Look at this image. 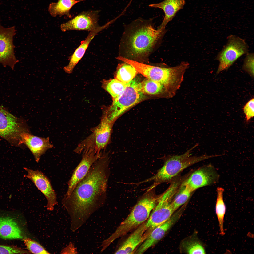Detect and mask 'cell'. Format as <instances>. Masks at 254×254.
<instances>
[{
	"mask_svg": "<svg viewBox=\"0 0 254 254\" xmlns=\"http://www.w3.org/2000/svg\"><path fill=\"white\" fill-rule=\"evenodd\" d=\"M192 192L186 186L181 184L171 201L175 211L187 201Z\"/></svg>",
	"mask_w": 254,
	"mask_h": 254,
	"instance_id": "26",
	"label": "cell"
},
{
	"mask_svg": "<svg viewBox=\"0 0 254 254\" xmlns=\"http://www.w3.org/2000/svg\"><path fill=\"white\" fill-rule=\"evenodd\" d=\"M29 132L24 122L0 106V136L14 145L22 144L21 135Z\"/></svg>",
	"mask_w": 254,
	"mask_h": 254,
	"instance_id": "8",
	"label": "cell"
},
{
	"mask_svg": "<svg viewBox=\"0 0 254 254\" xmlns=\"http://www.w3.org/2000/svg\"><path fill=\"white\" fill-rule=\"evenodd\" d=\"M139 82L135 78L129 82L121 93L113 100L112 104L103 108L101 121L113 125L121 115L140 102L144 94L140 90Z\"/></svg>",
	"mask_w": 254,
	"mask_h": 254,
	"instance_id": "5",
	"label": "cell"
},
{
	"mask_svg": "<svg viewBox=\"0 0 254 254\" xmlns=\"http://www.w3.org/2000/svg\"><path fill=\"white\" fill-rule=\"evenodd\" d=\"M113 125L100 121L97 126L92 129L91 133L79 143L74 151L79 154L89 151L102 152L110 143Z\"/></svg>",
	"mask_w": 254,
	"mask_h": 254,
	"instance_id": "7",
	"label": "cell"
},
{
	"mask_svg": "<svg viewBox=\"0 0 254 254\" xmlns=\"http://www.w3.org/2000/svg\"><path fill=\"white\" fill-rule=\"evenodd\" d=\"M145 222L137 227L114 253L115 254H131L146 238Z\"/></svg>",
	"mask_w": 254,
	"mask_h": 254,
	"instance_id": "18",
	"label": "cell"
},
{
	"mask_svg": "<svg viewBox=\"0 0 254 254\" xmlns=\"http://www.w3.org/2000/svg\"><path fill=\"white\" fill-rule=\"evenodd\" d=\"M152 19L139 18L128 26L123 45L127 56L132 59L143 60L147 58L165 31L153 28Z\"/></svg>",
	"mask_w": 254,
	"mask_h": 254,
	"instance_id": "2",
	"label": "cell"
},
{
	"mask_svg": "<svg viewBox=\"0 0 254 254\" xmlns=\"http://www.w3.org/2000/svg\"><path fill=\"white\" fill-rule=\"evenodd\" d=\"M16 34L15 26L5 28L1 24L0 17V63L13 70L19 60L15 56L13 38Z\"/></svg>",
	"mask_w": 254,
	"mask_h": 254,
	"instance_id": "11",
	"label": "cell"
},
{
	"mask_svg": "<svg viewBox=\"0 0 254 254\" xmlns=\"http://www.w3.org/2000/svg\"><path fill=\"white\" fill-rule=\"evenodd\" d=\"M138 72L131 65L124 62L118 64L115 75V78L127 83L133 79Z\"/></svg>",
	"mask_w": 254,
	"mask_h": 254,
	"instance_id": "23",
	"label": "cell"
},
{
	"mask_svg": "<svg viewBox=\"0 0 254 254\" xmlns=\"http://www.w3.org/2000/svg\"><path fill=\"white\" fill-rule=\"evenodd\" d=\"M155 188L148 189L141 196L130 214L115 232L102 242L101 245L103 248H107L116 239L138 227L147 220L158 202L159 195L155 194Z\"/></svg>",
	"mask_w": 254,
	"mask_h": 254,
	"instance_id": "3",
	"label": "cell"
},
{
	"mask_svg": "<svg viewBox=\"0 0 254 254\" xmlns=\"http://www.w3.org/2000/svg\"><path fill=\"white\" fill-rule=\"evenodd\" d=\"M21 138L22 144L26 145L29 149L37 163L47 150L53 147L50 142L49 137H39L29 132H25L22 134Z\"/></svg>",
	"mask_w": 254,
	"mask_h": 254,
	"instance_id": "16",
	"label": "cell"
},
{
	"mask_svg": "<svg viewBox=\"0 0 254 254\" xmlns=\"http://www.w3.org/2000/svg\"><path fill=\"white\" fill-rule=\"evenodd\" d=\"M185 2V0H164L159 3L150 4L149 7L161 8L164 12V17L158 28L165 29L167 24L172 19L177 12L183 8Z\"/></svg>",
	"mask_w": 254,
	"mask_h": 254,
	"instance_id": "19",
	"label": "cell"
},
{
	"mask_svg": "<svg viewBox=\"0 0 254 254\" xmlns=\"http://www.w3.org/2000/svg\"><path fill=\"white\" fill-rule=\"evenodd\" d=\"M23 168L27 172V174L24 175V177L31 181L45 196L47 201V210L50 211L53 210L58 202L56 195L49 179L38 170H34L25 167Z\"/></svg>",
	"mask_w": 254,
	"mask_h": 254,
	"instance_id": "12",
	"label": "cell"
},
{
	"mask_svg": "<svg viewBox=\"0 0 254 254\" xmlns=\"http://www.w3.org/2000/svg\"><path fill=\"white\" fill-rule=\"evenodd\" d=\"M23 231L15 220L9 217H0V238L8 239L24 238Z\"/></svg>",
	"mask_w": 254,
	"mask_h": 254,
	"instance_id": "20",
	"label": "cell"
},
{
	"mask_svg": "<svg viewBox=\"0 0 254 254\" xmlns=\"http://www.w3.org/2000/svg\"><path fill=\"white\" fill-rule=\"evenodd\" d=\"M12 194H10V195H9V198H11V197H12Z\"/></svg>",
	"mask_w": 254,
	"mask_h": 254,
	"instance_id": "33",
	"label": "cell"
},
{
	"mask_svg": "<svg viewBox=\"0 0 254 254\" xmlns=\"http://www.w3.org/2000/svg\"><path fill=\"white\" fill-rule=\"evenodd\" d=\"M180 210L173 214L167 221L154 229L141 245L135 251V253H143L161 240L166 233L181 216Z\"/></svg>",
	"mask_w": 254,
	"mask_h": 254,
	"instance_id": "15",
	"label": "cell"
},
{
	"mask_svg": "<svg viewBox=\"0 0 254 254\" xmlns=\"http://www.w3.org/2000/svg\"><path fill=\"white\" fill-rule=\"evenodd\" d=\"M109 159L108 154L103 153L70 195L62 199V203L70 218L72 231L81 227L104 205L110 174Z\"/></svg>",
	"mask_w": 254,
	"mask_h": 254,
	"instance_id": "1",
	"label": "cell"
},
{
	"mask_svg": "<svg viewBox=\"0 0 254 254\" xmlns=\"http://www.w3.org/2000/svg\"><path fill=\"white\" fill-rule=\"evenodd\" d=\"M30 254L28 250L16 247L0 245V254Z\"/></svg>",
	"mask_w": 254,
	"mask_h": 254,
	"instance_id": "30",
	"label": "cell"
},
{
	"mask_svg": "<svg viewBox=\"0 0 254 254\" xmlns=\"http://www.w3.org/2000/svg\"><path fill=\"white\" fill-rule=\"evenodd\" d=\"M219 177L214 167L209 164L194 171L183 180L181 184L193 192L201 187L216 183L218 182Z\"/></svg>",
	"mask_w": 254,
	"mask_h": 254,
	"instance_id": "10",
	"label": "cell"
},
{
	"mask_svg": "<svg viewBox=\"0 0 254 254\" xmlns=\"http://www.w3.org/2000/svg\"><path fill=\"white\" fill-rule=\"evenodd\" d=\"M179 187L177 183L172 182L165 191L159 195L156 206L145 222V234L147 237L154 229L167 221L173 214L175 211L171 201Z\"/></svg>",
	"mask_w": 254,
	"mask_h": 254,
	"instance_id": "6",
	"label": "cell"
},
{
	"mask_svg": "<svg viewBox=\"0 0 254 254\" xmlns=\"http://www.w3.org/2000/svg\"><path fill=\"white\" fill-rule=\"evenodd\" d=\"M139 87L140 91L144 94L160 96L167 99L173 97L163 85L147 78L139 82Z\"/></svg>",
	"mask_w": 254,
	"mask_h": 254,
	"instance_id": "21",
	"label": "cell"
},
{
	"mask_svg": "<svg viewBox=\"0 0 254 254\" xmlns=\"http://www.w3.org/2000/svg\"><path fill=\"white\" fill-rule=\"evenodd\" d=\"M23 240L26 249L31 254L50 253L39 243L30 238H26Z\"/></svg>",
	"mask_w": 254,
	"mask_h": 254,
	"instance_id": "27",
	"label": "cell"
},
{
	"mask_svg": "<svg viewBox=\"0 0 254 254\" xmlns=\"http://www.w3.org/2000/svg\"><path fill=\"white\" fill-rule=\"evenodd\" d=\"M98 11L83 12L60 25L63 32L71 30H86L90 32L99 26Z\"/></svg>",
	"mask_w": 254,
	"mask_h": 254,
	"instance_id": "13",
	"label": "cell"
},
{
	"mask_svg": "<svg viewBox=\"0 0 254 254\" xmlns=\"http://www.w3.org/2000/svg\"><path fill=\"white\" fill-rule=\"evenodd\" d=\"M243 110L247 121L253 118L254 115V99L253 98L249 101L244 106Z\"/></svg>",
	"mask_w": 254,
	"mask_h": 254,
	"instance_id": "31",
	"label": "cell"
},
{
	"mask_svg": "<svg viewBox=\"0 0 254 254\" xmlns=\"http://www.w3.org/2000/svg\"><path fill=\"white\" fill-rule=\"evenodd\" d=\"M62 254H76L78 252L74 245L72 242H70L66 247L62 249L61 252Z\"/></svg>",
	"mask_w": 254,
	"mask_h": 254,
	"instance_id": "32",
	"label": "cell"
},
{
	"mask_svg": "<svg viewBox=\"0 0 254 254\" xmlns=\"http://www.w3.org/2000/svg\"><path fill=\"white\" fill-rule=\"evenodd\" d=\"M102 87L111 95L113 100L119 95L127 86L128 83H124L117 79L103 80Z\"/></svg>",
	"mask_w": 254,
	"mask_h": 254,
	"instance_id": "24",
	"label": "cell"
},
{
	"mask_svg": "<svg viewBox=\"0 0 254 254\" xmlns=\"http://www.w3.org/2000/svg\"><path fill=\"white\" fill-rule=\"evenodd\" d=\"M224 190L223 188L218 187L217 188V197L215 210L220 227V234L223 235L225 234L223 229L224 216L226 211V207L223 200Z\"/></svg>",
	"mask_w": 254,
	"mask_h": 254,
	"instance_id": "25",
	"label": "cell"
},
{
	"mask_svg": "<svg viewBox=\"0 0 254 254\" xmlns=\"http://www.w3.org/2000/svg\"><path fill=\"white\" fill-rule=\"evenodd\" d=\"M85 0H58L56 2H52L49 4L48 11L53 17L58 16H66L71 17L70 11L72 7L76 4Z\"/></svg>",
	"mask_w": 254,
	"mask_h": 254,
	"instance_id": "22",
	"label": "cell"
},
{
	"mask_svg": "<svg viewBox=\"0 0 254 254\" xmlns=\"http://www.w3.org/2000/svg\"><path fill=\"white\" fill-rule=\"evenodd\" d=\"M198 145L196 144L193 147L181 155H169L163 157L164 164L156 174L149 179L140 182L142 183L153 181L152 185L156 187L162 183L171 181L181 172L187 168L203 160L213 157L215 155L191 156V152Z\"/></svg>",
	"mask_w": 254,
	"mask_h": 254,
	"instance_id": "4",
	"label": "cell"
},
{
	"mask_svg": "<svg viewBox=\"0 0 254 254\" xmlns=\"http://www.w3.org/2000/svg\"><path fill=\"white\" fill-rule=\"evenodd\" d=\"M244 59L243 68L253 77L254 75V56L253 53L246 54Z\"/></svg>",
	"mask_w": 254,
	"mask_h": 254,
	"instance_id": "29",
	"label": "cell"
},
{
	"mask_svg": "<svg viewBox=\"0 0 254 254\" xmlns=\"http://www.w3.org/2000/svg\"><path fill=\"white\" fill-rule=\"evenodd\" d=\"M112 23L111 21L102 26H99L90 31L87 38L75 50L70 58L68 65L64 68L66 72L71 73L75 67L83 56L88 46L93 39L99 32L107 28Z\"/></svg>",
	"mask_w": 254,
	"mask_h": 254,
	"instance_id": "17",
	"label": "cell"
},
{
	"mask_svg": "<svg viewBox=\"0 0 254 254\" xmlns=\"http://www.w3.org/2000/svg\"><path fill=\"white\" fill-rule=\"evenodd\" d=\"M248 48L243 39L234 35L229 36L226 45L216 58L219 62L217 73L227 69L241 56L247 53Z\"/></svg>",
	"mask_w": 254,
	"mask_h": 254,
	"instance_id": "9",
	"label": "cell"
},
{
	"mask_svg": "<svg viewBox=\"0 0 254 254\" xmlns=\"http://www.w3.org/2000/svg\"><path fill=\"white\" fill-rule=\"evenodd\" d=\"M102 153L92 151L82 153V159L68 182V189L64 197L70 195L77 184L86 175L91 167L100 157Z\"/></svg>",
	"mask_w": 254,
	"mask_h": 254,
	"instance_id": "14",
	"label": "cell"
},
{
	"mask_svg": "<svg viewBox=\"0 0 254 254\" xmlns=\"http://www.w3.org/2000/svg\"><path fill=\"white\" fill-rule=\"evenodd\" d=\"M183 247L189 254H205V251L202 246L197 242L187 241L183 244Z\"/></svg>",
	"mask_w": 254,
	"mask_h": 254,
	"instance_id": "28",
	"label": "cell"
}]
</instances>
